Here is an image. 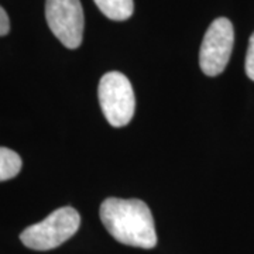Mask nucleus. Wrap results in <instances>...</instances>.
<instances>
[{"label": "nucleus", "mask_w": 254, "mask_h": 254, "mask_svg": "<svg viewBox=\"0 0 254 254\" xmlns=\"http://www.w3.org/2000/svg\"><path fill=\"white\" fill-rule=\"evenodd\" d=\"M100 220L118 242L140 249L157 245L154 219L140 199L108 198L100 205Z\"/></svg>", "instance_id": "obj_1"}, {"label": "nucleus", "mask_w": 254, "mask_h": 254, "mask_svg": "<svg viewBox=\"0 0 254 254\" xmlns=\"http://www.w3.org/2000/svg\"><path fill=\"white\" fill-rule=\"evenodd\" d=\"M79 225V213L71 206H64L54 210L43 222L28 226L20 235V240L31 250H53L71 239L78 232Z\"/></svg>", "instance_id": "obj_2"}, {"label": "nucleus", "mask_w": 254, "mask_h": 254, "mask_svg": "<svg viewBox=\"0 0 254 254\" xmlns=\"http://www.w3.org/2000/svg\"><path fill=\"white\" fill-rule=\"evenodd\" d=\"M99 103L110 126L123 127L134 116L136 98L130 81L122 72H108L99 82Z\"/></svg>", "instance_id": "obj_3"}, {"label": "nucleus", "mask_w": 254, "mask_h": 254, "mask_svg": "<svg viewBox=\"0 0 254 254\" xmlns=\"http://www.w3.org/2000/svg\"><path fill=\"white\" fill-rule=\"evenodd\" d=\"M235 43V30L230 20L216 18L205 33L199 51L202 72L208 76L222 73L230 60Z\"/></svg>", "instance_id": "obj_4"}, {"label": "nucleus", "mask_w": 254, "mask_h": 254, "mask_svg": "<svg viewBox=\"0 0 254 254\" xmlns=\"http://www.w3.org/2000/svg\"><path fill=\"white\" fill-rule=\"evenodd\" d=\"M48 27L64 46L75 50L83 36V10L79 0H46Z\"/></svg>", "instance_id": "obj_5"}, {"label": "nucleus", "mask_w": 254, "mask_h": 254, "mask_svg": "<svg viewBox=\"0 0 254 254\" xmlns=\"http://www.w3.org/2000/svg\"><path fill=\"white\" fill-rule=\"evenodd\" d=\"M95 3L106 17L116 21L131 17L134 10L133 0H95Z\"/></svg>", "instance_id": "obj_6"}, {"label": "nucleus", "mask_w": 254, "mask_h": 254, "mask_svg": "<svg viewBox=\"0 0 254 254\" xmlns=\"http://www.w3.org/2000/svg\"><path fill=\"white\" fill-rule=\"evenodd\" d=\"M20 155L6 147H0V182L14 178L21 170Z\"/></svg>", "instance_id": "obj_7"}, {"label": "nucleus", "mask_w": 254, "mask_h": 254, "mask_svg": "<svg viewBox=\"0 0 254 254\" xmlns=\"http://www.w3.org/2000/svg\"><path fill=\"white\" fill-rule=\"evenodd\" d=\"M246 73L247 76L254 81V33L250 37L249 41V48H247V55H246Z\"/></svg>", "instance_id": "obj_8"}, {"label": "nucleus", "mask_w": 254, "mask_h": 254, "mask_svg": "<svg viewBox=\"0 0 254 254\" xmlns=\"http://www.w3.org/2000/svg\"><path fill=\"white\" fill-rule=\"evenodd\" d=\"M10 31V20L7 13L0 6V37L6 36Z\"/></svg>", "instance_id": "obj_9"}]
</instances>
